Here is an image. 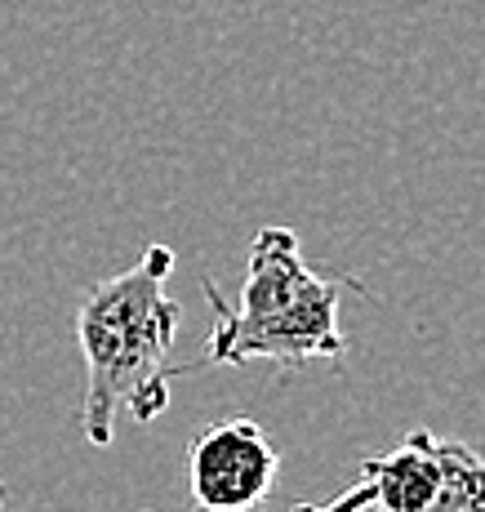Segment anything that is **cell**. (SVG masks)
I'll list each match as a JSON object with an SVG mask.
<instances>
[{"mask_svg": "<svg viewBox=\"0 0 485 512\" xmlns=\"http://www.w3.org/2000/svg\"><path fill=\"white\" fill-rule=\"evenodd\" d=\"M290 512H330V504H299V508H290Z\"/></svg>", "mask_w": 485, "mask_h": 512, "instance_id": "5b68a950", "label": "cell"}, {"mask_svg": "<svg viewBox=\"0 0 485 512\" xmlns=\"http://www.w3.org/2000/svg\"><path fill=\"white\" fill-rule=\"evenodd\" d=\"M348 495L361 512H485V455L414 428L388 455L365 459Z\"/></svg>", "mask_w": 485, "mask_h": 512, "instance_id": "3957f363", "label": "cell"}, {"mask_svg": "<svg viewBox=\"0 0 485 512\" xmlns=\"http://www.w3.org/2000/svg\"><path fill=\"white\" fill-rule=\"evenodd\" d=\"M174 272L170 245H147L134 268L98 281L76 308V348L85 361L81 432L94 450L116 441V419L152 423L170 406V352L183 326V308L165 281Z\"/></svg>", "mask_w": 485, "mask_h": 512, "instance_id": "6da1fadb", "label": "cell"}, {"mask_svg": "<svg viewBox=\"0 0 485 512\" xmlns=\"http://www.w3.org/2000/svg\"><path fill=\"white\" fill-rule=\"evenodd\" d=\"M356 281H330L308 268L299 236L290 228H263L250 245L241 299L227 303L214 281H201L214 330L205 339V361L245 366L272 361L276 370L303 361L343 357L348 339L339 330V290Z\"/></svg>", "mask_w": 485, "mask_h": 512, "instance_id": "7a4b0ae2", "label": "cell"}, {"mask_svg": "<svg viewBox=\"0 0 485 512\" xmlns=\"http://www.w3.org/2000/svg\"><path fill=\"white\" fill-rule=\"evenodd\" d=\"M0 512H5V486H0Z\"/></svg>", "mask_w": 485, "mask_h": 512, "instance_id": "8992f818", "label": "cell"}, {"mask_svg": "<svg viewBox=\"0 0 485 512\" xmlns=\"http://www.w3.org/2000/svg\"><path fill=\"white\" fill-rule=\"evenodd\" d=\"M281 450L250 415L219 419L187 446V486L205 512H254L272 495Z\"/></svg>", "mask_w": 485, "mask_h": 512, "instance_id": "277c9868", "label": "cell"}]
</instances>
